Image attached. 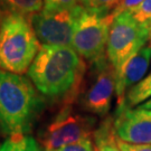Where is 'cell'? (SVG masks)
<instances>
[{"instance_id": "1", "label": "cell", "mask_w": 151, "mask_h": 151, "mask_svg": "<svg viewBox=\"0 0 151 151\" xmlns=\"http://www.w3.org/2000/svg\"><path fill=\"white\" fill-rule=\"evenodd\" d=\"M85 72L84 60L72 46L42 45L27 73L42 95L70 104Z\"/></svg>"}, {"instance_id": "2", "label": "cell", "mask_w": 151, "mask_h": 151, "mask_svg": "<svg viewBox=\"0 0 151 151\" xmlns=\"http://www.w3.org/2000/svg\"><path fill=\"white\" fill-rule=\"evenodd\" d=\"M44 108V99L32 82L0 68V130L4 135L27 134Z\"/></svg>"}, {"instance_id": "3", "label": "cell", "mask_w": 151, "mask_h": 151, "mask_svg": "<svg viewBox=\"0 0 151 151\" xmlns=\"http://www.w3.org/2000/svg\"><path fill=\"white\" fill-rule=\"evenodd\" d=\"M40 47L28 17L6 12L0 26V68L22 75L28 72Z\"/></svg>"}, {"instance_id": "4", "label": "cell", "mask_w": 151, "mask_h": 151, "mask_svg": "<svg viewBox=\"0 0 151 151\" xmlns=\"http://www.w3.org/2000/svg\"><path fill=\"white\" fill-rule=\"evenodd\" d=\"M114 18L112 12H103L84 7L76 22L72 47L81 57L91 62L103 57Z\"/></svg>"}, {"instance_id": "5", "label": "cell", "mask_w": 151, "mask_h": 151, "mask_svg": "<svg viewBox=\"0 0 151 151\" xmlns=\"http://www.w3.org/2000/svg\"><path fill=\"white\" fill-rule=\"evenodd\" d=\"M96 120L76 113L70 104H65L40 133V143L46 151L90 139L95 131Z\"/></svg>"}, {"instance_id": "6", "label": "cell", "mask_w": 151, "mask_h": 151, "mask_svg": "<svg viewBox=\"0 0 151 151\" xmlns=\"http://www.w3.org/2000/svg\"><path fill=\"white\" fill-rule=\"evenodd\" d=\"M148 40V27L137 22L130 12L115 17L109 32L106 56L116 72Z\"/></svg>"}, {"instance_id": "7", "label": "cell", "mask_w": 151, "mask_h": 151, "mask_svg": "<svg viewBox=\"0 0 151 151\" xmlns=\"http://www.w3.org/2000/svg\"><path fill=\"white\" fill-rule=\"evenodd\" d=\"M83 9V5L56 10L43 9L28 19L43 45L72 46L76 22Z\"/></svg>"}, {"instance_id": "8", "label": "cell", "mask_w": 151, "mask_h": 151, "mask_svg": "<svg viewBox=\"0 0 151 151\" xmlns=\"http://www.w3.org/2000/svg\"><path fill=\"white\" fill-rule=\"evenodd\" d=\"M92 63L94 64V70L88 85L80 91V104L88 113L104 116L112 105L116 87V70L110 63L108 56H103Z\"/></svg>"}, {"instance_id": "9", "label": "cell", "mask_w": 151, "mask_h": 151, "mask_svg": "<svg viewBox=\"0 0 151 151\" xmlns=\"http://www.w3.org/2000/svg\"><path fill=\"white\" fill-rule=\"evenodd\" d=\"M113 124L120 140L134 145H151V110L121 109L116 111Z\"/></svg>"}, {"instance_id": "10", "label": "cell", "mask_w": 151, "mask_h": 151, "mask_svg": "<svg viewBox=\"0 0 151 151\" xmlns=\"http://www.w3.org/2000/svg\"><path fill=\"white\" fill-rule=\"evenodd\" d=\"M151 60V46H143L132 55L116 72L115 94L118 99V111L125 106V94L140 83L149 70Z\"/></svg>"}, {"instance_id": "11", "label": "cell", "mask_w": 151, "mask_h": 151, "mask_svg": "<svg viewBox=\"0 0 151 151\" xmlns=\"http://www.w3.org/2000/svg\"><path fill=\"white\" fill-rule=\"evenodd\" d=\"M96 151H121L118 145V137L114 131L113 120H105L94 131Z\"/></svg>"}, {"instance_id": "12", "label": "cell", "mask_w": 151, "mask_h": 151, "mask_svg": "<svg viewBox=\"0 0 151 151\" xmlns=\"http://www.w3.org/2000/svg\"><path fill=\"white\" fill-rule=\"evenodd\" d=\"M44 0H0V9L29 17L42 11Z\"/></svg>"}, {"instance_id": "13", "label": "cell", "mask_w": 151, "mask_h": 151, "mask_svg": "<svg viewBox=\"0 0 151 151\" xmlns=\"http://www.w3.org/2000/svg\"><path fill=\"white\" fill-rule=\"evenodd\" d=\"M0 151H43L38 141L28 134L17 133L8 135L0 145Z\"/></svg>"}, {"instance_id": "14", "label": "cell", "mask_w": 151, "mask_h": 151, "mask_svg": "<svg viewBox=\"0 0 151 151\" xmlns=\"http://www.w3.org/2000/svg\"><path fill=\"white\" fill-rule=\"evenodd\" d=\"M151 96V72L150 74L145 77L140 83L133 86L127 94L125 97V106L132 108L138 104L146 101L148 97Z\"/></svg>"}, {"instance_id": "15", "label": "cell", "mask_w": 151, "mask_h": 151, "mask_svg": "<svg viewBox=\"0 0 151 151\" xmlns=\"http://www.w3.org/2000/svg\"><path fill=\"white\" fill-rule=\"evenodd\" d=\"M120 0H80L81 5L85 8L103 12H112L114 8L118 6Z\"/></svg>"}, {"instance_id": "16", "label": "cell", "mask_w": 151, "mask_h": 151, "mask_svg": "<svg viewBox=\"0 0 151 151\" xmlns=\"http://www.w3.org/2000/svg\"><path fill=\"white\" fill-rule=\"evenodd\" d=\"M130 14L138 22L147 26L151 22V0H145L135 10Z\"/></svg>"}, {"instance_id": "17", "label": "cell", "mask_w": 151, "mask_h": 151, "mask_svg": "<svg viewBox=\"0 0 151 151\" xmlns=\"http://www.w3.org/2000/svg\"><path fill=\"white\" fill-rule=\"evenodd\" d=\"M81 5L80 0H44V8L47 10L66 9Z\"/></svg>"}, {"instance_id": "18", "label": "cell", "mask_w": 151, "mask_h": 151, "mask_svg": "<svg viewBox=\"0 0 151 151\" xmlns=\"http://www.w3.org/2000/svg\"><path fill=\"white\" fill-rule=\"evenodd\" d=\"M49 151H95V148L93 146L91 139H84Z\"/></svg>"}, {"instance_id": "19", "label": "cell", "mask_w": 151, "mask_h": 151, "mask_svg": "<svg viewBox=\"0 0 151 151\" xmlns=\"http://www.w3.org/2000/svg\"><path fill=\"white\" fill-rule=\"evenodd\" d=\"M145 0H120L118 6L114 8V10L112 11V15L114 17H116L120 14L123 12H132L135 10Z\"/></svg>"}, {"instance_id": "20", "label": "cell", "mask_w": 151, "mask_h": 151, "mask_svg": "<svg viewBox=\"0 0 151 151\" xmlns=\"http://www.w3.org/2000/svg\"><path fill=\"white\" fill-rule=\"evenodd\" d=\"M118 145L121 151H151V145H134L125 141L120 140L118 138Z\"/></svg>"}, {"instance_id": "21", "label": "cell", "mask_w": 151, "mask_h": 151, "mask_svg": "<svg viewBox=\"0 0 151 151\" xmlns=\"http://www.w3.org/2000/svg\"><path fill=\"white\" fill-rule=\"evenodd\" d=\"M139 108L143 109V110H151V99L149 100V101H147V102L142 103V104H141Z\"/></svg>"}, {"instance_id": "22", "label": "cell", "mask_w": 151, "mask_h": 151, "mask_svg": "<svg viewBox=\"0 0 151 151\" xmlns=\"http://www.w3.org/2000/svg\"><path fill=\"white\" fill-rule=\"evenodd\" d=\"M2 17H4V14H2V10L0 9V26H1V22H2Z\"/></svg>"}, {"instance_id": "23", "label": "cell", "mask_w": 151, "mask_h": 151, "mask_svg": "<svg viewBox=\"0 0 151 151\" xmlns=\"http://www.w3.org/2000/svg\"><path fill=\"white\" fill-rule=\"evenodd\" d=\"M0 132H1V130H0Z\"/></svg>"}, {"instance_id": "24", "label": "cell", "mask_w": 151, "mask_h": 151, "mask_svg": "<svg viewBox=\"0 0 151 151\" xmlns=\"http://www.w3.org/2000/svg\"><path fill=\"white\" fill-rule=\"evenodd\" d=\"M95 151H96V150H95Z\"/></svg>"}]
</instances>
